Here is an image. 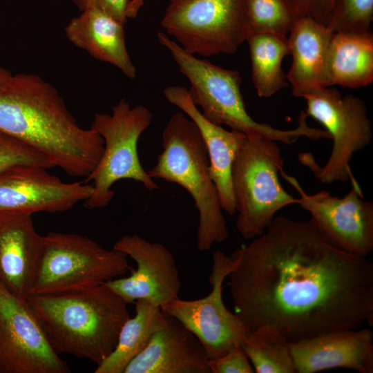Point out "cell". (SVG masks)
<instances>
[{"instance_id":"cell-1","label":"cell","mask_w":373,"mask_h":373,"mask_svg":"<svg viewBox=\"0 0 373 373\" xmlns=\"http://www.w3.org/2000/svg\"><path fill=\"white\" fill-rule=\"evenodd\" d=\"M231 255L234 313L249 332L270 325L290 343L373 321V263L324 237L311 219L279 216Z\"/></svg>"},{"instance_id":"cell-2","label":"cell","mask_w":373,"mask_h":373,"mask_svg":"<svg viewBox=\"0 0 373 373\" xmlns=\"http://www.w3.org/2000/svg\"><path fill=\"white\" fill-rule=\"evenodd\" d=\"M0 131L72 177L86 178L104 147L97 132L78 124L57 89L35 74L12 75L0 89Z\"/></svg>"},{"instance_id":"cell-3","label":"cell","mask_w":373,"mask_h":373,"mask_svg":"<svg viewBox=\"0 0 373 373\" xmlns=\"http://www.w3.org/2000/svg\"><path fill=\"white\" fill-rule=\"evenodd\" d=\"M27 301L58 354L102 363L130 317L128 304L104 283L69 292L32 294Z\"/></svg>"},{"instance_id":"cell-4","label":"cell","mask_w":373,"mask_h":373,"mask_svg":"<svg viewBox=\"0 0 373 373\" xmlns=\"http://www.w3.org/2000/svg\"><path fill=\"white\" fill-rule=\"evenodd\" d=\"M159 43L166 48L177 63L180 71L189 79L188 90L193 103L202 108V115L218 125L225 124L248 137H258L290 144L300 137L310 140L326 138L325 130L309 126L307 115L300 112L298 126L283 130L254 119L246 110L240 91L242 78L236 70L227 69L184 50L166 33L157 34Z\"/></svg>"},{"instance_id":"cell-5","label":"cell","mask_w":373,"mask_h":373,"mask_svg":"<svg viewBox=\"0 0 373 373\" xmlns=\"http://www.w3.org/2000/svg\"><path fill=\"white\" fill-rule=\"evenodd\" d=\"M162 153L148 172L152 178L178 184L198 211L197 247L209 250L229 236L216 186L211 177L207 148L195 124L182 112L174 113L162 131Z\"/></svg>"},{"instance_id":"cell-6","label":"cell","mask_w":373,"mask_h":373,"mask_svg":"<svg viewBox=\"0 0 373 373\" xmlns=\"http://www.w3.org/2000/svg\"><path fill=\"white\" fill-rule=\"evenodd\" d=\"M284 160L277 142L248 137L234 160L231 180L236 211V229L245 240L262 234L272 222L276 213L296 198L281 185L279 172Z\"/></svg>"},{"instance_id":"cell-7","label":"cell","mask_w":373,"mask_h":373,"mask_svg":"<svg viewBox=\"0 0 373 373\" xmlns=\"http://www.w3.org/2000/svg\"><path fill=\"white\" fill-rule=\"evenodd\" d=\"M152 113L144 106L131 107L123 97L113 106L112 113H95L90 128L103 139L104 147L94 171L85 179L93 182L91 195L83 202L84 207L101 209L114 196L111 187L122 179L143 184L150 191L159 186L140 162L137 144L140 135L151 125Z\"/></svg>"},{"instance_id":"cell-8","label":"cell","mask_w":373,"mask_h":373,"mask_svg":"<svg viewBox=\"0 0 373 373\" xmlns=\"http://www.w3.org/2000/svg\"><path fill=\"white\" fill-rule=\"evenodd\" d=\"M127 258L124 253L106 249L86 236L48 232L43 236L32 294L82 290L122 277L131 269Z\"/></svg>"},{"instance_id":"cell-9","label":"cell","mask_w":373,"mask_h":373,"mask_svg":"<svg viewBox=\"0 0 373 373\" xmlns=\"http://www.w3.org/2000/svg\"><path fill=\"white\" fill-rule=\"evenodd\" d=\"M306 114L320 122L333 140L328 160L320 166L311 153L299 160L323 183L347 182L360 187L350 167L353 155L368 146L372 138L371 121L365 102L353 95L343 96L335 88H323L305 98Z\"/></svg>"},{"instance_id":"cell-10","label":"cell","mask_w":373,"mask_h":373,"mask_svg":"<svg viewBox=\"0 0 373 373\" xmlns=\"http://www.w3.org/2000/svg\"><path fill=\"white\" fill-rule=\"evenodd\" d=\"M161 26L191 54H233L247 35L245 0H169Z\"/></svg>"},{"instance_id":"cell-11","label":"cell","mask_w":373,"mask_h":373,"mask_svg":"<svg viewBox=\"0 0 373 373\" xmlns=\"http://www.w3.org/2000/svg\"><path fill=\"white\" fill-rule=\"evenodd\" d=\"M209 283L212 290L195 300L176 298L161 307L178 319L200 341L209 359L217 358L242 342L250 332L241 319L230 312L222 298V285L233 270L235 260L220 251L212 256Z\"/></svg>"},{"instance_id":"cell-12","label":"cell","mask_w":373,"mask_h":373,"mask_svg":"<svg viewBox=\"0 0 373 373\" xmlns=\"http://www.w3.org/2000/svg\"><path fill=\"white\" fill-rule=\"evenodd\" d=\"M27 300L0 284V373H67Z\"/></svg>"},{"instance_id":"cell-13","label":"cell","mask_w":373,"mask_h":373,"mask_svg":"<svg viewBox=\"0 0 373 373\" xmlns=\"http://www.w3.org/2000/svg\"><path fill=\"white\" fill-rule=\"evenodd\" d=\"M282 175L296 189V204L311 214V220L329 241L350 254L367 257L373 250V203L363 200L361 187L353 186L342 198L321 191L309 195L297 180Z\"/></svg>"},{"instance_id":"cell-14","label":"cell","mask_w":373,"mask_h":373,"mask_svg":"<svg viewBox=\"0 0 373 373\" xmlns=\"http://www.w3.org/2000/svg\"><path fill=\"white\" fill-rule=\"evenodd\" d=\"M93 191L92 184L64 182L45 168L13 167L0 173V216L65 212Z\"/></svg>"},{"instance_id":"cell-15","label":"cell","mask_w":373,"mask_h":373,"mask_svg":"<svg viewBox=\"0 0 373 373\" xmlns=\"http://www.w3.org/2000/svg\"><path fill=\"white\" fill-rule=\"evenodd\" d=\"M113 249L124 253L137 264L127 277L104 283L127 304L144 299L159 307L179 298L181 281L175 260L163 245L133 234L124 235Z\"/></svg>"},{"instance_id":"cell-16","label":"cell","mask_w":373,"mask_h":373,"mask_svg":"<svg viewBox=\"0 0 373 373\" xmlns=\"http://www.w3.org/2000/svg\"><path fill=\"white\" fill-rule=\"evenodd\" d=\"M296 372L343 367L373 372V334L367 328L334 330L290 343Z\"/></svg>"},{"instance_id":"cell-17","label":"cell","mask_w":373,"mask_h":373,"mask_svg":"<svg viewBox=\"0 0 373 373\" xmlns=\"http://www.w3.org/2000/svg\"><path fill=\"white\" fill-rule=\"evenodd\" d=\"M163 94L169 103L182 110L198 128L207 148L210 174L218 190L221 207L229 215L235 214L232 166L247 136L236 130L227 131L206 119L193 103L184 87L169 86Z\"/></svg>"},{"instance_id":"cell-18","label":"cell","mask_w":373,"mask_h":373,"mask_svg":"<svg viewBox=\"0 0 373 373\" xmlns=\"http://www.w3.org/2000/svg\"><path fill=\"white\" fill-rule=\"evenodd\" d=\"M208 360L198 338L168 315L167 324L151 336L124 373H211Z\"/></svg>"},{"instance_id":"cell-19","label":"cell","mask_w":373,"mask_h":373,"mask_svg":"<svg viewBox=\"0 0 373 373\" xmlns=\"http://www.w3.org/2000/svg\"><path fill=\"white\" fill-rule=\"evenodd\" d=\"M42 245L32 216H0V284L19 298L32 294Z\"/></svg>"},{"instance_id":"cell-20","label":"cell","mask_w":373,"mask_h":373,"mask_svg":"<svg viewBox=\"0 0 373 373\" xmlns=\"http://www.w3.org/2000/svg\"><path fill=\"white\" fill-rule=\"evenodd\" d=\"M289 33L292 62L286 77L292 95L305 99L327 88V59L334 33L307 17L298 18Z\"/></svg>"},{"instance_id":"cell-21","label":"cell","mask_w":373,"mask_h":373,"mask_svg":"<svg viewBox=\"0 0 373 373\" xmlns=\"http://www.w3.org/2000/svg\"><path fill=\"white\" fill-rule=\"evenodd\" d=\"M82 12L64 28L69 41L95 59L115 66L128 78L135 79L137 69L126 48L124 24L97 8Z\"/></svg>"},{"instance_id":"cell-22","label":"cell","mask_w":373,"mask_h":373,"mask_svg":"<svg viewBox=\"0 0 373 373\" xmlns=\"http://www.w3.org/2000/svg\"><path fill=\"white\" fill-rule=\"evenodd\" d=\"M373 82V35L334 33L327 59V87L360 88Z\"/></svg>"},{"instance_id":"cell-23","label":"cell","mask_w":373,"mask_h":373,"mask_svg":"<svg viewBox=\"0 0 373 373\" xmlns=\"http://www.w3.org/2000/svg\"><path fill=\"white\" fill-rule=\"evenodd\" d=\"M168 315L160 307L144 299L135 301V314L123 324L112 353L95 373H124L128 364L147 345L151 336L164 327Z\"/></svg>"},{"instance_id":"cell-24","label":"cell","mask_w":373,"mask_h":373,"mask_svg":"<svg viewBox=\"0 0 373 373\" xmlns=\"http://www.w3.org/2000/svg\"><path fill=\"white\" fill-rule=\"evenodd\" d=\"M251 62V78L257 94L270 97L288 86L282 68L284 57L289 55L288 37L270 32H251L247 35Z\"/></svg>"},{"instance_id":"cell-25","label":"cell","mask_w":373,"mask_h":373,"mask_svg":"<svg viewBox=\"0 0 373 373\" xmlns=\"http://www.w3.org/2000/svg\"><path fill=\"white\" fill-rule=\"evenodd\" d=\"M241 347L257 373H295L290 342L276 327H260L250 332Z\"/></svg>"},{"instance_id":"cell-26","label":"cell","mask_w":373,"mask_h":373,"mask_svg":"<svg viewBox=\"0 0 373 373\" xmlns=\"http://www.w3.org/2000/svg\"><path fill=\"white\" fill-rule=\"evenodd\" d=\"M247 35H287L298 19L293 0H245Z\"/></svg>"},{"instance_id":"cell-27","label":"cell","mask_w":373,"mask_h":373,"mask_svg":"<svg viewBox=\"0 0 373 373\" xmlns=\"http://www.w3.org/2000/svg\"><path fill=\"white\" fill-rule=\"evenodd\" d=\"M373 0H337L327 25L333 33L372 35Z\"/></svg>"},{"instance_id":"cell-28","label":"cell","mask_w":373,"mask_h":373,"mask_svg":"<svg viewBox=\"0 0 373 373\" xmlns=\"http://www.w3.org/2000/svg\"><path fill=\"white\" fill-rule=\"evenodd\" d=\"M21 166L54 167L45 155L0 131V173Z\"/></svg>"},{"instance_id":"cell-29","label":"cell","mask_w":373,"mask_h":373,"mask_svg":"<svg viewBox=\"0 0 373 373\" xmlns=\"http://www.w3.org/2000/svg\"><path fill=\"white\" fill-rule=\"evenodd\" d=\"M211 373H254V369L241 345H237L225 354L208 360Z\"/></svg>"},{"instance_id":"cell-30","label":"cell","mask_w":373,"mask_h":373,"mask_svg":"<svg viewBox=\"0 0 373 373\" xmlns=\"http://www.w3.org/2000/svg\"><path fill=\"white\" fill-rule=\"evenodd\" d=\"M337 0H293L298 18L307 17L327 26Z\"/></svg>"},{"instance_id":"cell-31","label":"cell","mask_w":373,"mask_h":373,"mask_svg":"<svg viewBox=\"0 0 373 373\" xmlns=\"http://www.w3.org/2000/svg\"><path fill=\"white\" fill-rule=\"evenodd\" d=\"M130 0H73L80 11L97 8L113 16L125 25L127 21L126 9Z\"/></svg>"},{"instance_id":"cell-32","label":"cell","mask_w":373,"mask_h":373,"mask_svg":"<svg viewBox=\"0 0 373 373\" xmlns=\"http://www.w3.org/2000/svg\"><path fill=\"white\" fill-rule=\"evenodd\" d=\"M144 0H130L127 9H126V17L135 18L140 8L142 6Z\"/></svg>"},{"instance_id":"cell-33","label":"cell","mask_w":373,"mask_h":373,"mask_svg":"<svg viewBox=\"0 0 373 373\" xmlns=\"http://www.w3.org/2000/svg\"><path fill=\"white\" fill-rule=\"evenodd\" d=\"M12 76V74L8 70L0 66V89L6 87Z\"/></svg>"}]
</instances>
